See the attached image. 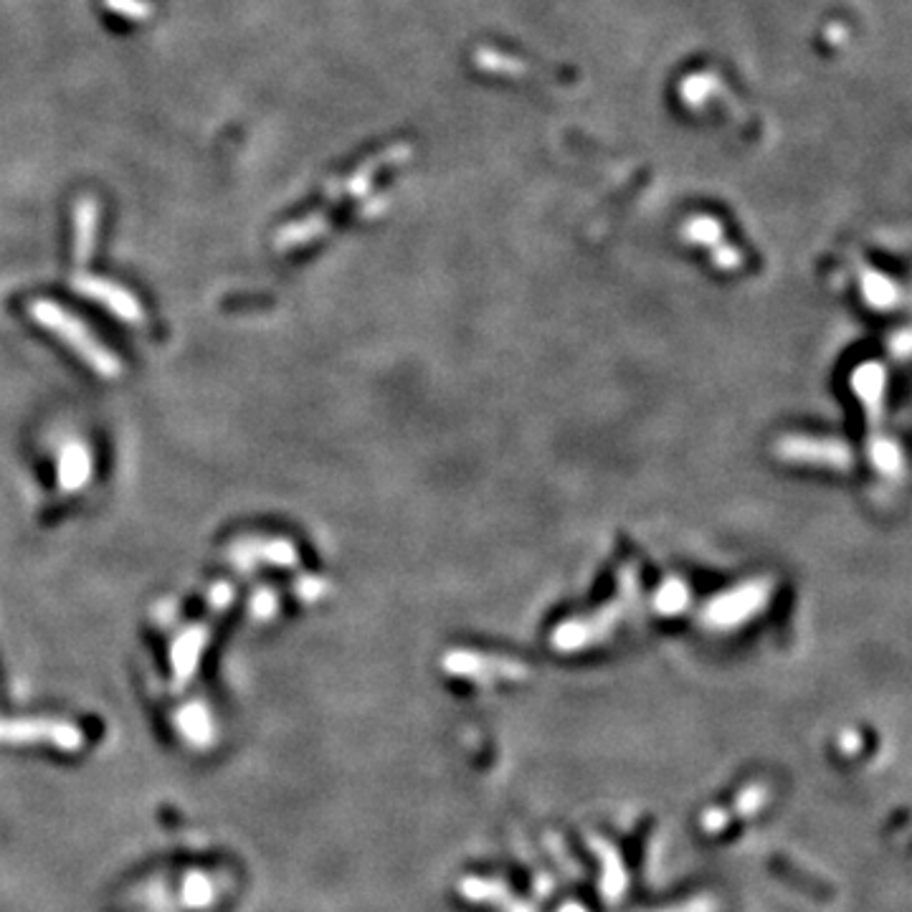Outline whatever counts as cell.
<instances>
[{
    "instance_id": "1",
    "label": "cell",
    "mask_w": 912,
    "mask_h": 912,
    "mask_svg": "<svg viewBox=\"0 0 912 912\" xmlns=\"http://www.w3.org/2000/svg\"><path fill=\"white\" fill-rule=\"evenodd\" d=\"M28 312H31V317L38 325L54 332L59 340H64L94 373H99L102 378H120L122 363L117 360V355L104 348L102 342L84 327V322H79L74 315L61 310L59 304L49 302V299H36V302H31Z\"/></svg>"
},
{
    "instance_id": "2",
    "label": "cell",
    "mask_w": 912,
    "mask_h": 912,
    "mask_svg": "<svg viewBox=\"0 0 912 912\" xmlns=\"http://www.w3.org/2000/svg\"><path fill=\"white\" fill-rule=\"evenodd\" d=\"M74 287L76 292H82L84 297L104 304L114 317H120V320L130 322V325H142V322H145L142 304L137 302L135 294L127 292L120 284H114L102 277H76Z\"/></svg>"
},
{
    "instance_id": "3",
    "label": "cell",
    "mask_w": 912,
    "mask_h": 912,
    "mask_svg": "<svg viewBox=\"0 0 912 912\" xmlns=\"http://www.w3.org/2000/svg\"><path fill=\"white\" fill-rule=\"evenodd\" d=\"M99 231V203L94 196H82L74 206V256L84 266L94 254Z\"/></svg>"
},
{
    "instance_id": "4",
    "label": "cell",
    "mask_w": 912,
    "mask_h": 912,
    "mask_svg": "<svg viewBox=\"0 0 912 912\" xmlns=\"http://www.w3.org/2000/svg\"><path fill=\"white\" fill-rule=\"evenodd\" d=\"M206 629L203 626H193L185 631L178 641L173 644V667L178 682H185L190 674L196 672L198 659H201V649L206 644Z\"/></svg>"
},
{
    "instance_id": "5",
    "label": "cell",
    "mask_w": 912,
    "mask_h": 912,
    "mask_svg": "<svg viewBox=\"0 0 912 912\" xmlns=\"http://www.w3.org/2000/svg\"><path fill=\"white\" fill-rule=\"evenodd\" d=\"M89 477V456L84 451V446L71 444L69 449L61 456V469H59V482L66 489H79Z\"/></svg>"
},
{
    "instance_id": "6",
    "label": "cell",
    "mask_w": 912,
    "mask_h": 912,
    "mask_svg": "<svg viewBox=\"0 0 912 912\" xmlns=\"http://www.w3.org/2000/svg\"><path fill=\"white\" fill-rule=\"evenodd\" d=\"M104 6H107L114 16L127 18V21L135 23L150 21L152 13H155V6H152L150 0H104Z\"/></svg>"
}]
</instances>
